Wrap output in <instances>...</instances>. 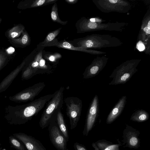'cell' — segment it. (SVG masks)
I'll return each mask as SVG.
<instances>
[{"mask_svg": "<svg viewBox=\"0 0 150 150\" xmlns=\"http://www.w3.org/2000/svg\"><path fill=\"white\" fill-rule=\"evenodd\" d=\"M117 0H109V1L112 3H116L117 1Z\"/></svg>", "mask_w": 150, "mask_h": 150, "instance_id": "obj_29", "label": "cell"}, {"mask_svg": "<svg viewBox=\"0 0 150 150\" xmlns=\"http://www.w3.org/2000/svg\"><path fill=\"white\" fill-rule=\"evenodd\" d=\"M99 112V100L95 95L91 103L88 111L83 134L87 136L93 127Z\"/></svg>", "mask_w": 150, "mask_h": 150, "instance_id": "obj_7", "label": "cell"}, {"mask_svg": "<svg viewBox=\"0 0 150 150\" xmlns=\"http://www.w3.org/2000/svg\"><path fill=\"white\" fill-rule=\"evenodd\" d=\"M27 61L24 60L15 69L11 72L0 83V93L5 91L20 72L26 65Z\"/></svg>", "mask_w": 150, "mask_h": 150, "instance_id": "obj_11", "label": "cell"}, {"mask_svg": "<svg viewBox=\"0 0 150 150\" xmlns=\"http://www.w3.org/2000/svg\"><path fill=\"white\" fill-rule=\"evenodd\" d=\"M144 31L146 33L150 34V28L147 27H145L144 28Z\"/></svg>", "mask_w": 150, "mask_h": 150, "instance_id": "obj_28", "label": "cell"}, {"mask_svg": "<svg viewBox=\"0 0 150 150\" xmlns=\"http://www.w3.org/2000/svg\"><path fill=\"white\" fill-rule=\"evenodd\" d=\"M64 101L66 107V114L69 120L70 129H73L76 127L81 115L82 101L76 97H67Z\"/></svg>", "mask_w": 150, "mask_h": 150, "instance_id": "obj_3", "label": "cell"}, {"mask_svg": "<svg viewBox=\"0 0 150 150\" xmlns=\"http://www.w3.org/2000/svg\"><path fill=\"white\" fill-rule=\"evenodd\" d=\"M58 57H60V56H58L57 55H52L49 56L47 59L51 62H55L58 58Z\"/></svg>", "mask_w": 150, "mask_h": 150, "instance_id": "obj_23", "label": "cell"}, {"mask_svg": "<svg viewBox=\"0 0 150 150\" xmlns=\"http://www.w3.org/2000/svg\"><path fill=\"white\" fill-rule=\"evenodd\" d=\"M65 1L70 4H74L76 3L78 0H65Z\"/></svg>", "mask_w": 150, "mask_h": 150, "instance_id": "obj_26", "label": "cell"}, {"mask_svg": "<svg viewBox=\"0 0 150 150\" xmlns=\"http://www.w3.org/2000/svg\"><path fill=\"white\" fill-rule=\"evenodd\" d=\"M149 117V114L147 111L143 109H139L132 114L130 120L138 122H143L148 120Z\"/></svg>", "mask_w": 150, "mask_h": 150, "instance_id": "obj_16", "label": "cell"}, {"mask_svg": "<svg viewBox=\"0 0 150 150\" xmlns=\"http://www.w3.org/2000/svg\"><path fill=\"white\" fill-rule=\"evenodd\" d=\"M90 21L92 22H95V18H92L90 19Z\"/></svg>", "mask_w": 150, "mask_h": 150, "instance_id": "obj_30", "label": "cell"}, {"mask_svg": "<svg viewBox=\"0 0 150 150\" xmlns=\"http://www.w3.org/2000/svg\"><path fill=\"white\" fill-rule=\"evenodd\" d=\"M53 95V94L45 95L21 105H8L5 108V117L13 122L25 123L37 115L51 99Z\"/></svg>", "mask_w": 150, "mask_h": 150, "instance_id": "obj_1", "label": "cell"}, {"mask_svg": "<svg viewBox=\"0 0 150 150\" xmlns=\"http://www.w3.org/2000/svg\"><path fill=\"white\" fill-rule=\"evenodd\" d=\"M7 52L9 54H11L14 51V49L12 47H9L7 50Z\"/></svg>", "mask_w": 150, "mask_h": 150, "instance_id": "obj_27", "label": "cell"}, {"mask_svg": "<svg viewBox=\"0 0 150 150\" xmlns=\"http://www.w3.org/2000/svg\"><path fill=\"white\" fill-rule=\"evenodd\" d=\"M2 21V19L1 18H0V24L1 23Z\"/></svg>", "mask_w": 150, "mask_h": 150, "instance_id": "obj_33", "label": "cell"}, {"mask_svg": "<svg viewBox=\"0 0 150 150\" xmlns=\"http://www.w3.org/2000/svg\"><path fill=\"white\" fill-rule=\"evenodd\" d=\"M45 86L44 82L35 84L15 95L10 96L9 99L16 102H26L33 101L34 98L42 91Z\"/></svg>", "mask_w": 150, "mask_h": 150, "instance_id": "obj_4", "label": "cell"}, {"mask_svg": "<svg viewBox=\"0 0 150 150\" xmlns=\"http://www.w3.org/2000/svg\"><path fill=\"white\" fill-rule=\"evenodd\" d=\"M3 150H6L5 149H4Z\"/></svg>", "mask_w": 150, "mask_h": 150, "instance_id": "obj_34", "label": "cell"}, {"mask_svg": "<svg viewBox=\"0 0 150 150\" xmlns=\"http://www.w3.org/2000/svg\"><path fill=\"white\" fill-rule=\"evenodd\" d=\"M137 48L139 51H142L145 49V46L141 42H139L137 45Z\"/></svg>", "mask_w": 150, "mask_h": 150, "instance_id": "obj_24", "label": "cell"}, {"mask_svg": "<svg viewBox=\"0 0 150 150\" xmlns=\"http://www.w3.org/2000/svg\"><path fill=\"white\" fill-rule=\"evenodd\" d=\"M25 27L22 25L14 26L7 31L6 35L9 40H12L19 36L24 31Z\"/></svg>", "mask_w": 150, "mask_h": 150, "instance_id": "obj_17", "label": "cell"}, {"mask_svg": "<svg viewBox=\"0 0 150 150\" xmlns=\"http://www.w3.org/2000/svg\"><path fill=\"white\" fill-rule=\"evenodd\" d=\"M13 135L24 144L28 150H46L40 141L32 136L22 133Z\"/></svg>", "mask_w": 150, "mask_h": 150, "instance_id": "obj_9", "label": "cell"}, {"mask_svg": "<svg viewBox=\"0 0 150 150\" xmlns=\"http://www.w3.org/2000/svg\"><path fill=\"white\" fill-rule=\"evenodd\" d=\"M147 27L150 28V21L148 22Z\"/></svg>", "mask_w": 150, "mask_h": 150, "instance_id": "obj_32", "label": "cell"}, {"mask_svg": "<svg viewBox=\"0 0 150 150\" xmlns=\"http://www.w3.org/2000/svg\"><path fill=\"white\" fill-rule=\"evenodd\" d=\"M57 0H36L32 1L30 8L38 7L55 3Z\"/></svg>", "mask_w": 150, "mask_h": 150, "instance_id": "obj_19", "label": "cell"}, {"mask_svg": "<svg viewBox=\"0 0 150 150\" xmlns=\"http://www.w3.org/2000/svg\"><path fill=\"white\" fill-rule=\"evenodd\" d=\"M140 133L136 129L126 125L123 133V144L130 148L137 149L140 146L139 136Z\"/></svg>", "mask_w": 150, "mask_h": 150, "instance_id": "obj_8", "label": "cell"}, {"mask_svg": "<svg viewBox=\"0 0 150 150\" xmlns=\"http://www.w3.org/2000/svg\"><path fill=\"white\" fill-rule=\"evenodd\" d=\"M62 28L49 33L45 37L44 40L39 44L41 47L55 46L59 42L58 39L56 38L60 32Z\"/></svg>", "mask_w": 150, "mask_h": 150, "instance_id": "obj_12", "label": "cell"}, {"mask_svg": "<svg viewBox=\"0 0 150 150\" xmlns=\"http://www.w3.org/2000/svg\"><path fill=\"white\" fill-rule=\"evenodd\" d=\"M74 146L75 150H87L84 146L77 142L75 143Z\"/></svg>", "mask_w": 150, "mask_h": 150, "instance_id": "obj_22", "label": "cell"}, {"mask_svg": "<svg viewBox=\"0 0 150 150\" xmlns=\"http://www.w3.org/2000/svg\"><path fill=\"white\" fill-rule=\"evenodd\" d=\"M56 115L52 118L49 125L50 139L53 144L58 150H68L67 141L57 126Z\"/></svg>", "mask_w": 150, "mask_h": 150, "instance_id": "obj_6", "label": "cell"}, {"mask_svg": "<svg viewBox=\"0 0 150 150\" xmlns=\"http://www.w3.org/2000/svg\"><path fill=\"white\" fill-rule=\"evenodd\" d=\"M10 40V42L14 45L24 47L29 45L30 42V38L27 32L24 31L22 33L21 37L18 39H13Z\"/></svg>", "mask_w": 150, "mask_h": 150, "instance_id": "obj_15", "label": "cell"}, {"mask_svg": "<svg viewBox=\"0 0 150 150\" xmlns=\"http://www.w3.org/2000/svg\"><path fill=\"white\" fill-rule=\"evenodd\" d=\"M9 139L12 145L17 150H26L24 146L15 138L10 137Z\"/></svg>", "mask_w": 150, "mask_h": 150, "instance_id": "obj_21", "label": "cell"}, {"mask_svg": "<svg viewBox=\"0 0 150 150\" xmlns=\"http://www.w3.org/2000/svg\"><path fill=\"white\" fill-rule=\"evenodd\" d=\"M58 10L57 4L55 3L51 9L50 14L51 19L54 22L63 25H65L67 23L68 21H63L60 19L58 15Z\"/></svg>", "mask_w": 150, "mask_h": 150, "instance_id": "obj_18", "label": "cell"}, {"mask_svg": "<svg viewBox=\"0 0 150 150\" xmlns=\"http://www.w3.org/2000/svg\"><path fill=\"white\" fill-rule=\"evenodd\" d=\"M56 121L59 128L67 141L69 140V137L67 129L66 126L63 115L61 110H59L56 115Z\"/></svg>", "mask_w": 150, "mask_h": 150, "instance_id": "obj_14", "label": "cell"}, {"mask_svg": "<svg viewBox=\"0 0 150 150\" xmlns=\"http://www.w3.org/2000/svg\"><path fill=\"white\" fill-rule=\"evenodd\" d=\"M100 21L101 20L99 19L95 18V22H100Z\"/></svg>", "mask_w": 150, "mask_h": 150, "instance_id": "obj_31", "label": "cell"}, {"mask_svg": "<svg viewBox=\"0 0 150 150\" xmlns=\"http://www.w3.org/2000/svg\"><path fill=\"white\" fill-rule=\"evenodd\" d=\"M8 59V55L5 52H0V70L7 64Z\"/></svg>", "mask_w": 150, "mask_h": 150, "instance_id": "obj_20", "label": "cell"}, {"mask_svg": "<svg viewBox=\"0 0 150 150\" xmlns=\"http://www.w3.org/2000/svg\"><path fill=\"white\" fill-rule=\"evenodd\" d=\"M88 27L91 29H94L97 27V24L95 22H89L87 24Z\"/></svg>", "mask_w": 150, "mask_h": 150, "instance_id": "obj_25", "label": "cell"}, {"mask_svg": "<svg viewBox=\"0 0 150 150\" xmlns=\"http://www.w3.org/2000/svg\"><path fill=\"white\" fill-rule=\"evenodd\" d=\"M137 71L135 67L132 66H122L115 69L110 76L112 80L109 85L124 84L131 78Z\"/></svg>", "mask_w": 150, "mask_h": 150, "instance_id": "obj_5", "label": "cell"}, {"mask_svg": "<svg viewBox=\"0 0 150 150\" xmlns=\"http://www.w3.org/2000/svg\"><path fill=\"white\" fill-rule=\"evenodd\" d=\"M126 99L127 96H125L119 99L108 116L106 121L107 124L112 123L121 114L125 108Z\"/></svg>", "mask_w": 150, "mask_h": 150, "instance_id": "obj_10", "label": "cell"}, {"mask_svg": "<svg viewBox=\"0 0 150 150\" xmlns=\"http://www.w3.org/2000/svg\"><path fill=\"white\" fill-rule=\"evenodd\" d=\"M64 88L61 87L53 94L52 97L47 102L39 122L41 128L44 129L49 125L52 118L61 110L64 102L63 94Z\"/></svg>", "mask_w": 150, "mask_h": 150, "instance_id": "obj_2", "label": "cell"}, {"mask_svg": "<svg viewBox=\"0 0 150 150\" xmlns=\"http://www.w3.org/2000/svg\"><path fill=\"white\" fill-rule=\"evenodd\" d=\"M120 145L104 140H99L92 144L94 150H120Z\"/></svg>", "mask_w": 150, "mask_h": 150, "instance_id": "obj_13", "label": "cell"}]
</instances>
